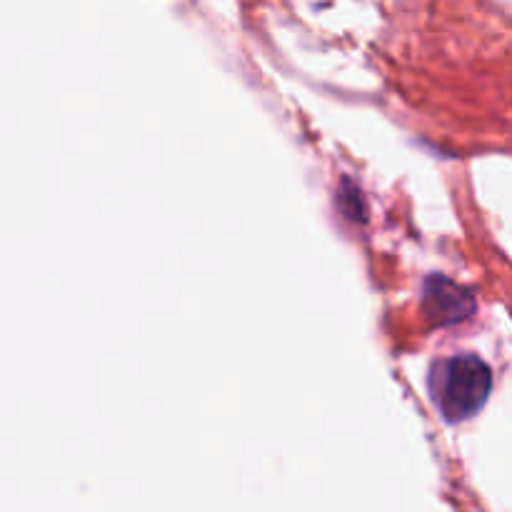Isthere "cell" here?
Returning <instances> with one entry per match:
<instances>
[{
  "instance_id": "1",
  "label": "cell",
  "mask_w": 512,
  "mask_h": 512,
  "mask_svg": "<svg viewBox=\"0 0 512 512\" xmlns=\"http://www.w3.org/2000/svg\"><path fill=\"white\" fill-rule=\"evenodd\" d=\"M493 388L490 368L475 355H455L433 365L430 393L448 423H463L480 413Z\"/></svg>"
},
{
  "instance_id": "2",
  "label": "cell",
  "mask_w": 512,
  "mask_h": 512,
  "mask_svg": "<svg viewBox=\"0 0 512 512\" xmlns=\"http://www.w3.org/2000/svg\"><path fill=\"white\" fill-rule=\"evenodd\" d=\"M425 305L430 308V313L440 320V323H455V320H463L465 315L473 310V300L465 290H460L458 285H453L450 280L433 278L425 288Z\"/></svg>"
}]
</instances>
